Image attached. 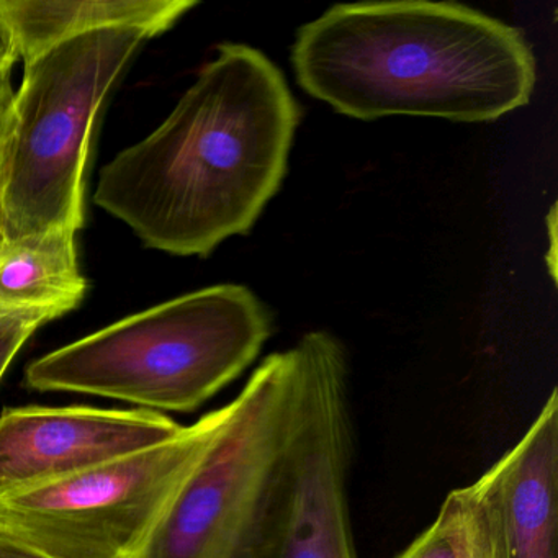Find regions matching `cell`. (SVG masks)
<instances>
[{
	"mask_svg": "<svg viewBox=\"0 0 558 558\" xmlns=\"http://www.w3.org/2000/svg\"><path fill=\"white\" fill-rule=\"evenodd\" d=\"M174 112L100 172L94 202L149 250L207 257L279 192L300 107L256 48L218 47Z\"/></svg>",
	"mask_w": 558,
	"mask_h": 558,
	"instance_id": "6da1fadb",
	"label": "cell"
},
{
	"mask_svg": "<svg viewBox=\"0 0 558 558\" xmlns=\"http://www.w3.org/2000/svg\"><path fill=\"white\" fill-rule=\"evenodd\" d=\"M296 83L335 112L493 122L527 106L537 66L518 28L456 2L339 4L303 25Z\"/></svg>",
	"mask_w": 558,
	"mask_h": 558,
	"instance_id": "7a4b0ae2",
	"label": "cell"
},
{
	"mask_svg": "<svg viewBox=\"0 0 558 558\" xmlns=\"http://www.w3.org/2000/svg\"><path fill=\"white\" fill-rule=\"evenodd\" d=\"M272 332L247 287L169 300L71 342L25 368L37 391L93 395L140 410L191 413L240 377Z\"/></svg>",
	"mask_w": 558,
	"mask_h": 558,
	"instance_id": "3957f363",
	"label": "cell"
},
{
	"mask_svg": "<svg viewBox=\"0 0 558 558\" xmlns=\"http://www.w3.org/2000/svg\"><path fill=\"white\" fill-rule=\"evenodd\" d=\"M151 34L109 28L71 38L25 63L0 146V207L8 241L84 227L97 117Z\"/></svg>",
	"mask_w": 558,
	"mask_h": 558,
	"instance_id": "277c9868",
	"label": "cell"
},
{
	"mask_svg": "<svg viewBox=\"0 0 558 558\" xmlns=\"http://www.w3.org/2000/svg\"><path fill=\"white\" fill-rule=\"evenodd\" d=\"M295 348L289 436L231 558H357L348 498V357L325 331L308 332Z\"/></svg>",
	"mask_w": 558,
	"mask_h": 558,
	"instance_id": "5b68a950",
	"label": "cell"
},
{
	"mask_svg": "<svg viewBox=\"0 0 558 558\" xmlns=\"http://www.w3.org/2000/svg\"><path fill=\"white\" fill-rule=\"evenodd\" d=\"M296 387L295 345L264 359L132 558L233 557L286 446Z\"/></svg>",
	"mask_w": 558,
	"mask_h": 558,
	"instance_id": "8992f818",
	"label": "cell"
},
{
	"mask_svg": "<svg viewBox=\"0 0 558 558\" xmlns=\"http://www.w3.org/2000/svg\"><path fill=\"white\" fill-rule=\"evenodd\" d=\"M220 411L174 439L0 498V538L48 558H132L207 449Z\"/></svg>",
	"mask_w": 558,
	"mask_h": 558,
	"instance_id": "52a82bcc",
	"label": "cell"
},
{
	"mask_svg": "<svg viewBox=\"0 0 558 558\" xmlns=\"http://www.w3.org/2000/svg\"><path fill=\"white\" fill-rule=\"evenodd\" d=\"M184 427L148 410L9 408L0 414V498L151 449Z\"/></svg>",
	"mask_w": 558,
	"mask_h": 558,
	"instance_id": "ba28073f",
	"label": "cell"
},
{
	"mask_svg": "<svg viewBox=\"0 0 558 558\" xmlns=\"http://www.w3.org/2000/svg\"><path fill=\"white\" fill-rule=\"evenodd\" d=\"M506 558H558V395L493 465Z\"/></svg>",
	"mask_w": 558,
	"mask_h": 558,
	"instance_id": "9c48e42d",
	"label": "cell"
},
{
	"mask_svg": "<svg viewBox=\"0 0 558 558\" xmlns=\"http://www.w3.org/2000/svg\"><path fill=\"white\" fill-rule=\"evenodd\" d=\"M195 5V0H0V12L25 64L93 32L138 28L158 37Z\"/></svg>",
	"mask_w": 558,
	"mask_h": 558,
	"instance_id": "30bf717a",
	"label": "cell"
},
{
	"mask_svg": "<svg viewBox=\"0 0 558 558\" xmlns=\"http://www.w3.org/2000/svg\"><path fill=\"white\" fill-rule=\"evenodd\" d=\"M76 231L68 228L8 241L0 254V308L41 310L54 318L83 302Z\"/></svg>",
	"mask_w": 558,
	"mask_h": 558,
	"instance_id": "8fae6325",
	"label": "cell"
},
{
	"mask_svg": "<svg viewBox=\"0 0 558 558\" xmlns=\"http://www.w3.org/2000/svg\"><path fill=\"white\" fill-rule=\"evenodd\" d=\"M473 508V485L452 489L433 524L398 558H463Z\"/></svg>",
	"mask_w": 558,
	"mask_h": 558,
	"instance_id": "7c38bea8",
	"label": "cell"
},
{
	"mask_svg": "<svg viewBox=\"0 0 558 558\" xmlns=\"http://www.w3.org/2000/svg\"><path fill=\"white\" fill-rule=\"evenodd\" d=\"M473 485V508L463 558H506L495 470Z\"/></svg>",
	"mask_w": 558,
	"mask_h": 558,
	"instance_id": "4fadbf2b",
	"label": "cell"
},
{
	"mask_svg": "<svg viewBox=\"0 0 558 558\" xmlns=\"http://www.w3.org/2000/svg\"><path fill=\"white\" fill-rule=\"evenodd\" d=\"M53 319L57 318L41 310L0 308V380L35 331Z\"/></svg>",
	"mask_w": 558,
	"mask_h": 558,
	"instance_id": "5bb4252c",
	"label": "cell"
},
{
	"mask_svg": "<svg viewBox=\"0 0 558 558\" xmlns=\"http://www.w3.org/2000/svg\"><path fill=\"white\" fill-rule=\"evenodd\" d=\"M19 58L21 54H19L14 32H12L8 19L0 12V89L11 84V80H9L11 70Z\"/></svg>",
	"mask_w": 558,
	"mask_h": 558,
	"instance_id": "9a60e30c",
	"label": "cell"
},
{
	"mask_svg": "<svg viewBox=\"0 0 558 558\" xmlns=\"http://www.w3.org/2000/svg\"><path fill=\"white\" fill-rule=\"evenodd\" d=\"M12 100H14V90L9 84L0 89V146L4 142L5 130H8L9 119H11Z\"/></svg>",
	"mask_w": 558,
	"mask_h": 558,
	"instance_id": "2e32d148",
	"label": "cell"
},
{
	"mask_svg": "<svg viewBox=\"0 0 558 558\" xmlns=\"http://www.w3.org/2000/svg\"><path fill=\"white\" fill-rule=\"evenodd\" d=\"M0 558H48L24 545L0 538Z\"/></svg>",
	"mask_w": 558,
	"mask_h": 558,
	"instance_id": "e0dca14e",
	"label": "cell"
},
{
	"mask_svg": "<svg viewBox=\"0 0 558 558\" xmlns=\"http://www.w3.org/2000/svg\"><path fill=\"white\" fill-rule=\"evenodd\" d=\"M8 236H5L4 215H2V207H0V254L4 251Z\"/></svg>",
	"mask_w": 558,
	"mask_h": 558,
	"instance_id": "ac0fdd59",
	"label": "cell"
}]
</instances>
